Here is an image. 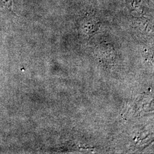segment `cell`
Returning a JSON list of instances; mask_svg holds the SVG:
<instances>
[{"label": "cell", "mask_w": 154, "mask_h": 154, "mask_svg": "<svg viewBox=\"0 0 154 154\" xmlns=\"http://www.w3.org/2000/svg\"><path fill=\"white\" fill-rule=\"evenodd\" d=\"M99 23L97 18L93 16L85 17L82 22V29L83 31L86 34H91L98 30Z\"/></svg>", "instance_id": "6da1fadb"}, {"label": "cell", "mask_w": 154, "mask_h": 154, "mask_svg": "<svg viewBox=\"0 0 154 154\" xmlns=\"http://www.w3.org/2000/svg\"><path fill=\"white\" fill-rule=\"evenodd\" d=\"M128 9L138 14H143L144 8L142 6V0H126Z\"/></svg>", "instance_id": "7a4b0ae2"}]
</instances>
